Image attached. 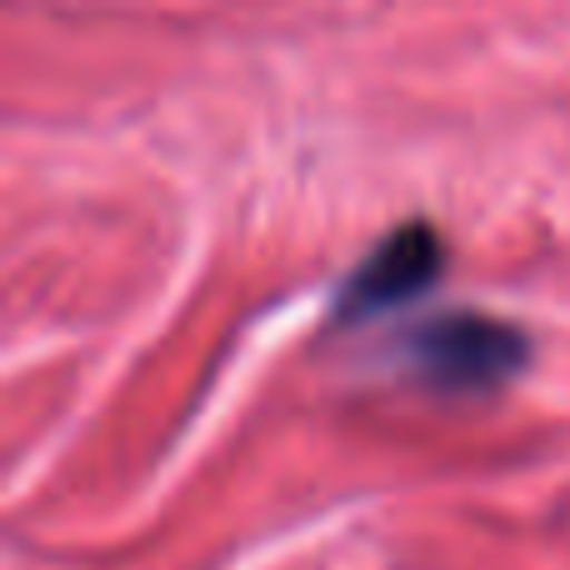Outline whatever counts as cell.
<instances>
[{"mask_svg":"<svg viewBox=\"0 0 570 570\" xmlns=\"http://www.w3.org/2000/svg\"><path fill=\"white\" fill-rule=\"evenodd\" d=\"M441 266H445V246L425 220L395 226L391 236L351 271V281L341 285L335 321H365V315H375V311H395V305L415 301L421 291H431Z\"/></svg>","mask_w":570,"mask_h":570,"instance_id":"obj_2","label":"cell"},{"mask_svg":"<svg viewBox=\"0 0 570 570\" xmlns=\"http://www.w3.org/2000/svg\"><path fill=\"white\" fill-rule=\"evenodd\" d=\"M405 351H411V365L431 385L485 391V385L521 371L531 345L515 325L495 321V315H445V321L421 325Z\"/></svg>","mask_w":570,"mask_h":570,"instance_id":"obj_1","label":"cell"}]
</instances>
